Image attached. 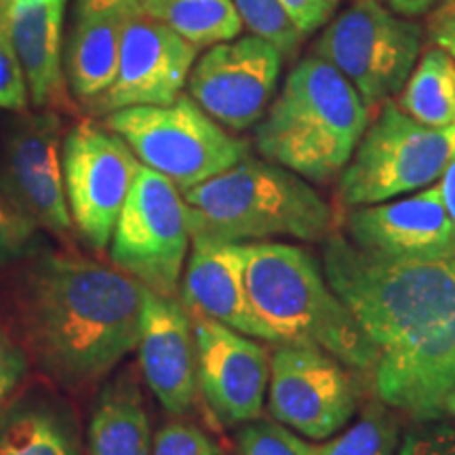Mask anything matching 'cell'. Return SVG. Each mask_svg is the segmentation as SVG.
I'll return each instance as SVG.
<instances>
[{"instance_id": "31", "label": "cell", "mask_w": 455, "mask_h": 455, "mask_svg": "<svg viewBox=\"0 0 455 455\" xmlns=\"http://www.w3.org/2000/svg\"><path fill=\"white\" fill-rule=\"evenodd\" d=\"M398 455H455V424L432 419L415 422Z\"/></svg>"}, {"instance_id": "2", "label": "cell", "mask_w": 455, "mask_h": 455, "mask_svg": "<svg viewBox=\"0 0 455 455\" xmlns=\"http://www.w3.org/2000/svg\"><path fill=\"white\" fill-rule=\"evenodd\" d=\"M146 293L123 270L74 255H41L20 289L28 344L57 382H95L138 348Z\"/></svg>"}, {"instance_id": "32", "label": "cell", "mask_w": 455, "mask_h": 455, "mask_svg": "<svg viewBox=\"0 0 455 455\" xmlns=\"http://www.w3.org/2000/svg\"><path fill=\"white\" fill-rule=\"evenodd\" d=\"M28 369L26 352L11 338L0 323V409L7 405L17 386L24 379Z\"/></svg>"}, {"instance_id": "20", "label": "cell", "mask_w": 455, "mask_h": 455, "mask_svg": "<svg viewBox=\"0 0 455 455\" xmlns=\"http://www.w3.org/2000/svg\"><path fill=\"white\" fill-rule=\"evenodd\" d=\"M116 13H78L66 55V76L74 98L84 108L101 98L118 72L123 26Z\"/></svg>"}, {"instance_id": "19", "label": "cell", "mask_w": 455, "mask_h": 455, "mask_svg": "<svg viewBox=\"0 0 455 455\" xmlns=\"http://www.w3.org/2000/svg\"><path fill=\"white\" fill-rule=\"evenodd\" d=\"M66 0H7L4 21L20 57L30 101L38 108H66L61 30Z\"/></svg>"}, {"instance_id": "39", "label": "cell", "mask_w": 455, "mask_h": 455, "mask_svg": "<svg viewBox=\"0 0 455 455\" xmlns=\"http://www.w3.org/2000/svg\"><path fill=\"white\" fill-rule=\"evenodd\" d=\"M4 9H7V0H0V21L4 20Z\"/></svg>"}, {"instance_id": "5", "label": "cell", "mask_w": 455, "mask_h": 455, "mask_svg": "<svg viewBox=\"0 0 455 455\" xmlns=\"http://www.w3.org/2000/svg\"><path fill=\"white\" fill-rule=\"evenodd\" d=\"M192 238L218 243L276 236L325 241L333 213L325 198L295 171L244 158L224 173L184 192Z\"/></svg>"}, {"instance_id": "36", "label": "cell", "mask_w": 455, "mask_h": 455, "mask_svg": "<svg viewBox=\"0 0 455 455\" xmlns=\"http://www.w3.org/2000/svg\"><path fill=\"white\" fill-rule=\"evenodd\" d=\"M439 190H441L443 203H445L449 220H451V224L455 226V155L451 156V161L447 163L445 171H443Z\"/></svg>"}, {"instance_id": "24", "label": "cell", "mask_w": 455, "mask_h": 455, "mask_svg": "<svg viewBox=\"0 0 455 455\" xmlns=\"http://www.w3.org/2000/svg\"><path fill=\"white\" fill-rule=\"evenodd\" d=\"M158 20L198 49L235 41L244 28L232 0H164Z\"/></svg>"}, {"instance_id": "34", "label": "cell", "mask_w": 455, "mask_h": 455, "mask_svg": "<svg viewBox=\"0 0 455 455\" xmlns=\"http://www.w3.org/2000/svg\"><path fill=\"white\" fill-rule=\"evenodd\" d=\"M164 0H78V13H116L123 17H161Z\"/></svg>"}, {"instance_id": "33", "label": "cell", "mask_w": 455, "mask_h": 455, "mask_svg": "<svg viewBox=\"0 0 455 455\" xmlns=\"http://www.w3.org/2000/svg\"><path fill=\"white\" fill-rule=\"evenodd\" d=\"M287 11L295 28L306 34L316 32L331 20L335 9H338L339 0H278Z\"/></svg>"}, {"instance_id": "4", "label": "cell", "mask_w": 455, "mask_h": 455, "mask_svg": "<svg viewBox=\"0 0 455 455\" xmlns=\"http://www.w3.org/2000/svg\"><path fill=\"white\" fill-rule=\"evenodd\" d=\"M244 287L276 344L316 346L350 369L371 373V341L310 251L287 243H244Z\"/></svg>"}, {"instance_id": "1", "label": "cell", "mask_w": 455, "mask_h": 455, "mask_svg": "<svg viewBox=\"0 0 455 455\" xmlns=\"http://www.w3.org/2000/svg\"><path fill=\"white\" fill-rule=\"evenodd\" d=\"M321 264L371 341L379 401L413 422L443 419V403L455 390V249L439 258L395 259L331 232Z\"/></svg>"}, {"instance_id": "17", "label": "cell", "mask_w": 455, "mask_h": 455, "mask_svg": "<svg viewBox=\"0 0 455 455\" xmlns=\"http://www.w3.org/2000/svg\"><path fill=\"white\" fill-rule=\"evenodd\" d=\"M138 348L146 384L158 403L173 415L190 411L198 388L196 346L181 301L148 289Z\"/></svg>"}, {"instance_id": "7", "label": "cell", "mask_w": 455, "mask_h": 455, "mask_svg": "<svg viewBox=\"0 0 455 455\" xmlns=\"http://www.w3.org/2000/svg\"><path fill=\"white\" fill-rule=\"evenodd\" d=\"M455 155L453 127H428L384 101L339 173L344 207L386 203L435 184Z\"/></svg>"}, {"instance_id": "14", "label": "cell", "mask_w": 455, "mask_h": 455, "mask_svg": "<svg viewBox=\"0 0 455 455\" xmlns=\"http://www.w3.org/2000/svg\"><path fill=\"white\" fill-rule=\"evenodd\" d=\"M198 386L215 419L241 426L264 411L270 355L249 335L212 318L192 315Z\"/></svg>"}, {"instance_id": "29", "label": "cell", "mask_w": 455, "mask_h": 455, "mask_svg": "<svg viewBox=\"0 0 455 455\" xmlns=\"http://www.w3.org/2000/svg\"><path fill=\"white\" fill-rule=\"evenodd\" d=\"M28 83L21 70L20 57L11 43L7 21H0V108L24 110L28 106Z\"/></svg>"}, {"instance_id": "23", "label": "cell", "mask_w": 455, "mask_h": 455, "mask_svg": "<svg viewBox=\"0 0 455 455\" xmlns=\"http://www.w3.org/2000/svg\"><path fill=\"white\" fill-rule=\"evenodd\" d=\"M396 106L428 127L455 124V60L445 49L432 47L419 57Z\"/></svg>"}, {"instance_id": "10", "label": "cell", "mask_w": 455, "mask_h": 455, "mask_svg": "<svg viewBox=\"0 0 455 455\" xmlns=\"http://www.w3.org/2000/svg\"><path fill=\"white\" fill-rule=\"evenodd\" d=\"M61 164L72 224L91 249L104 251L138 175V156L121 135L81 121L68 131Z\"/></svg>"}, {"instance_id": "22", "label": "cell", "mask_w": 455, "mask_h": 455, "mask_svg": "<svg viewBox=\"0 0 455 455\" xmlns=\"http://www.w3.org/2000/svg\"><path fill=\"white\" fill-rule=\"evenodd\" d=\"M89 455H150V422L135 386L114 384L101 395L89 424Z\"/></svg>"}, {"instance_id": "27", "label": "cell", "mask_w": 455, "mask_h": 455, "mask_svg": "<svg viewBox=\"0 0 455 455\" xmlns=\"http://www.w3.org/2000/svg\"><path fill=\"white\" fill-rule=\"evenodd\" d=\"M241 455H318L321 445H312L276 419H251L238 430Z\"/></svg>"}, {"instance_id": "30", "label": "cell", "mask_w": 455, "mask_h": 455, "mask_svg": "<svg viewBox=\"0 0 455 455\" xmlns=\"http://www.w3.org/2000/svg\"><path fill=\"white\" fill-rule=\"evenodd\" d=\"M150 455H218V451L196 426L169 424L156 432Z\"/></svg>"}, {"instance_id": "37", "label": "cell", "mask_w": 455, "mask_h": 455, "mask_svg": "<svg viewBox=\"0 0 455 455\" xmlns=\"http://www.w3.org/2000/svg\"><path fill=\"white\" fill-rule=\"evenodd\" d=\"M382 3L405 17H419L430 13L441 0H382Z\"/></svg>"}, {"instance_id": "9", "label": "cell", "mask_w": 455, "mask_h": 455, "mask_svg": "<svg viewBox=\"0 0 455 455\" xmlns=\"http://www.w3.org/2000/svg\"><path fill=\"white\" fill-rule=\"evenodd\" d=\"M112 261L158 295H175L190 244L188 207L173 181L140 163L112 232Z\"/></svg>"}, {"instance_id": "13", "label": "cell", "mask_w": 455, "mask_h": 455, "mask_svg": "<svg viewBox=\"0 0 455 455\" xmlns=\"http://www.w3.org/2000/svg\"><path fill=\"white\" fill-rule=\"evenodd\" d=\"M196 60L198 47L181 38L163 20L148 15L127 17L116 78L87 110L110 114L133 106L173 104L186 87Z\"/></svg>"}, {"instance_id": "11", "label": "cell", "mask_w": 455, "mask_h": 455, "mask_svg": "<svg viewBox=\"0 0 455 455\" xmlns=\"http://www.w3.org/2000/svg\"><path fill=\"white\" fill-rule=\"evenodd\" d=\"M361 386L348 365L308 344H281L270 356L272 418L312 441H325L350 422Z\"/></svg>"}, {"instance_id": "18", "label": "cell", "mask_w": 455, "mask_h": 455, "mask_svg": "<svg viewBox=\"0 0 455 455\" xmlns=\"http://www.w3.org/2000/svg\"><path fill=\"white\" fill-rule=\"evenodd\" d=\"M181 298L188 312L218 321L238 333L275 341V333L255 316L244 287V243L192 238Z\"/></svg>"}, {"instance_id": "16", "label": "cell", "mask_w": 455, "mask_h": 455, "mask_svg": "<svg viewBox=\"0 0 455 455\" xmlns=\"http://www.w3.org/2000/svg\"><path fill=\"white\" fill-rule=\"evenodd\" d=\"M344 230L352 244L382 258H439L455 249V226L439 186L395 203L352 207Z\"/></svg>"}, {"instance_id": "15", "label": "cell", "mask_w": 455, "mask_h": 455, "mask_svg": "<svg viewBox=\"0 0 455 455\" xmlns=\"http://www.w3.org/2000/svg\"><path fill=\"white\" fill-rule=\"evenodd\" d=\"M61 123L55 112L26 116L15 124L4 150V190L30 218L57 236H70Z\"/></svg>"}, {"instance_id": "3", "label": "cell", "mask_w": 455, "mask_h": 455, "mask_svg": "<svg viewBox=\"0 0 455 455\" xmlns=\"http://www.w3.org/2000/svg\"><path fill=\"white\" fill-rule=\"evenodd\" d=\"M367 124L369 108L348 78L310 53L255 124V148L266 161L327 184L348 164Z\"/></svg>"}, {"instance_id": "38", "label": "cell", "mask_w": 455, "mask_h": 455, "mask_svg": "<svg viewBox=\"0 0 455 455\" xmlns=\"http://www.w3.org/2000/svg\"><path fill=\"white\" fill-rule=\"evenodd\" d=\"M443 418L455 419V390L445 398V403H443Z\"/></svg>"}, {"instance_id": "21", "label": "cell", "mask_w": 455, "mask_h": 455, "mask_svg": "<svg viewBox=\"0 0 455 455\" xmlns=\"http://www.w3.org/2000/svg\"><path fill=\"white\" fill-rule=\"evenodd\" d=\"M0 455H81L68 415L41 398L0 409Z\"/></svg>"}, {"instance_id": "35", "label": "cell", "mask_w": 455, "mask_h": 455, "mask_svg": "<svg viewBox=\"0 0 455 455\" xmlns=\"http://www.w3.org/2000/svg\"><path fill=\"white\" fill-rule=\"evenodd\" d=\"M426 32L435 47L445 49L455 60V0H441L430 11Z\"/></svg>"}, {"instance_id": "26", "label": "cell", "mask_w": 455, "mask_h": 455, "mask_svg": "<svg viewBox=\"0 0 455 455\" xmlns=\"http://www.w3.org/2000/svg\"><path fill=\"white\" fill-rule=\"evenodd\" d=\"M243 24L255 36L266 38L283 55H291L301 43V32L278 0H232Z\"/></svg>"}, {"instance_id": "8", "label": "cell", "mask_w": 455, "mask_h": 455, "mask_svg": "<svg viewBox=\"0 0 455 455\" xmlns=\"http://www.w3.org/2000/svg\"><path fill=\"white\" fill-rule=\"evenodd\" d=\"M424 32L419 21L382 0H352L327 21L312 55L344 74L367 108L382 106L405 87L422 53Z\"/></svg>"}, {"instance_id": "25", "label": "cell", "mask_w": 455, "mask_h": 455, "mask_svg": "<svg viewBox=\"0 0 455 455\" xmlns=\"http://www.w3.org/2000/svg\"><path fill=\"white\" fill-rule=\"evenodd\" d=\"M398 426L386 405H369L344 435L321 445L318 455H392Z\"/></svg>"}, {"instance_id": "12", "label": "cell", "mask_w": 455, "mask_h": 455, "mask_svg": "<svg viewBox=\"0 0 455 455\" xmlns=\"http://www.w3.org/2000/svg\"><path fill=\"white\" fill-rule=\"evenodd\" d=\"M283 68V53L266 38L238 36L198 57L188 93L213 121L232 131L251 129L264 118Z\"/></svg>"}, {"instance_id": "28", "label": "cell", "mask_w": 455, "mask_h": 455, "mask_svg": "<svg viewBox=\"0 0 455 455\" xmlns=\"http://www.w3.org/2000/svg\"><path fill=\"white\" fill-rule=\"evenodd\" d=\"M38 228L41 226L9 196L7 190H0V266H9L34 253Z\"/></svg>"}, {"instance_id": "6", "label": "cell", "mask_w": 455, "mask_h": 455, "mask_svg": "<svg viewBox=\"0 0 455 455\" xmlns=\"http://www.w3.org/2000/svg\"><path fill=\"white\" fill-rule=\"evenodd\" d=\"M106 127L127 141L141 164L173 181L181 195L249 156L247 141L228 133L190 95H180L169 106L110 112Z\"/></svg>"}]
</instances>
